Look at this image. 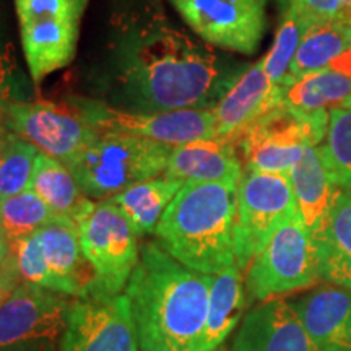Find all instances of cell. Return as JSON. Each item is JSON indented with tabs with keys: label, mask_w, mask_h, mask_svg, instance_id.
<instances>
[{
	"label": "cell",
	"mask_w": 351,
	"mask_h": 351,
	"mask_svg": "<svg viewBox=\"0 0 351 351\" xmlns=\"http://www.w3.org/2000/svg\"><path fill=\"white\" fill-rule=\"evenodd\" d=\"M245 67L179 28L158 0H117L83 80L88 98L127 112L213 109Z\"/></svg>",
	"instance_id": "obj_1"
},
{
	"label": "cell",
	"mask_w": 351,
	"mask_h": 351,
	"mask_svg": "<svg viewBox=\"0 0 351 351\" xmlns=\"http://www.w3.org/2000/svg\"><path fill=\"white\" fill-rule=\"evenodd\" d=\"M213 275L184 267L158 243L140 247L125 287L140 351H197L208 313Z\"/></svg>",
	"instance_id": "obj_2"
},
{
	"label": "cell",
	"mask_w": 351,
	"mask_h": 351,
	"mask_svg": "<svg viewBox=\"0 0 351 351\" xmlns=\"http://www.w3.org/2000/svg\"><path fill=\"white\" fill-rule=\"evenodd\" d=\"M238 186L184 182L158 223V244L187 269L219 274L236 263Z\"/></svg>",
	"instance_id": "obj_3"
},
{
	"label": "cell",
	"mask_w": 351,
	"mask_h": 351,
	"mask_svg": "<svg viewBox=\"0 0 351 351\" xmlns=\"http://www.w3.org/2000/svg\"><path fill=\"white\" fill-rule=\"evenodd\" d=\"M171 150L173 147L138 135L98 129L67 168L88 199L108 200L135 184L163 176Z\"/></svg>",
	"instance_id": "obj_4"
},
{
	"label": "cell",
	"mask_w": 351,
	"mask_h": 351,
	"mask_svg": "<svg viewBox=\"0 0 351 351\" xmlns=\"http://www.w3.org/2000/svg\"><path fill=\"white\" fill-rule=\"evenodd\" d=\"M78 241L93 271L88 296H114L127 287L138 263L137 234L111 199L90 200L73 219Z\"/></svg>",
	"instance_id": "obj_5"
},
{
	"label": "cell",
	"mask_w": 351,
	"mask_h": 351,
	"mask_svg": "<svg viewBox=\"0 0 351 351\" xmlns=\"http://www.w3.org/2000/svg\"><path fill=\"white\" fill-rule=\"evenodd\" d=\"M88 3L90 0H15L23 54L36 83L75 59Z\"/></svg>",
	"instance_id": "obj_6"
},
{
	"label": "cell",
	"mask_w": 351,
	"mask_h": 351,
	"mask_svg": "<svg viewBox=\"0 0 351 351\" xmlns=\"http://www.w3.org/2000/svg\"><path fill=\"white\" fill-rule=\"evenodd\" d=\"M320 282L315 245L300 215L276 228L245 270V289L257 301H270Z\"/></svg>",
	"instance_id": "obj_7"
},
{
	"label": "cell",
	"mask_w": 351,
	"mask_h": 351,
	"mask_svg": "<svg viewBox=\"0 0 351 351\" xmlns=\"http://www.w3.org/2000/svg\"><path fill=\"white\" fill-rule=\"evenodd\" d=\"M298 213L289 174L244 169L238 186L234 257L247 270L285 219Z\"/></svg>",
	"instance_id": "obj_8"
},
{
	"label": "cell",
	"mask_w": 351,
	"mask_h": 351,
	"mask_svg": "<svg viewBox=\"0 0 351 351\" xmlns=\"http://www.w3.org/2000/svg\"><path fill=\"white\" fill-rule=\"evenodd\" d=\"M69 306L60 293L20 283L0 306V351H57Z\"/></svg>",
	"instance_id": "obj_9"
},
{
	"label": "cell",
	"mask_w": 351,
	"mask_h": 351,
	"mask_svg": "<svg viewBox=\"0 0 351 351\" xmlns=\"http://www.w3.org/2000/svg\"><path fill=\"white\" fill-rule=\"evenodd\" d=\"M327 125L301 119L285 106L271 109L236 142L244 169L289 174L307 147L322 143Z\"/></svg>",
	"instance_id": "obj_10"
},
{
	"label": "cell",
	"mask_w": 351,
	"mask_h": 351,
	"mask_svg": "<svg viewBox=\"0 0 351 351\" xmlns=\"http://www.w3.org/2000/svg\"><path fill=\"white\" fill-rule=\"evenodd\" d=\"M69 103L96 129L125 132L173 148L217 137L213 109L187 108L140 114L121 111L88 96H72Z\"/></svg>",
	"instance_id": "obj_11"
},
{
	"label": "cell",
	"mask_w": 351,
	"mask_h": 351,
	"mask_svg": "<svg viewBox=\"0 0 351 351\" xmlns=\"http://www.w3.org/2000/svg\"><path fill=\"white\" fill-rule=\"evenodd\" d=\"M199 39L223 51L251 56L265 33L261 0H168Z\"/></svg>",
	"instance_id": "obj_12"
},
{
	"label": "cell",
	"mask_w": 351,
	"mask_h": 351,
	"mask_svg": "<svg viewBox=\"0 0 351 351\" xmlns=\"http://www.w3.org/2000/svg\"><path fill=\"white\" fill-rule=\"evenodd\" d=\"M5 127L65 166L75 160L98 134V129L70 103L12 101L7 109Z\"/></svg>",
	"instance_id": "obj_13"
},
{
	"label": "cell",
	"mask_w": 351,
	"mask_h": 351,
	"mask_svg": "<svg viewBox=\"0 0 351 351\" xmlns=\"http://www.w3.org/2000/svg\"><path fill=\"white\" fill-rule=\"evenodd\" d=\"M59 351H140L129 296H85L70 302Z\"/></svg>",
	"instance_id": "obj_14"
},
{
	"label": "cell",
	"mask_w": 351,
	"mask_h": 351,
	"mask_svg": "<svg viewBox=\"0 0 351 351\" xmlns=\"http://www.w3.org/2000/svg\"><path fill=\"white\" fill-rule=\"evenodd\" d=\"M278 106H283L282 86L267 77L263 60L247 65L213 108L217 137L236 145L254 122Z\"/></svg>",
	"instance_id": "obj_15"
},
{
	"label": "cell",
	"mask_w": 351,
	"mask_h": 351,
	"mask_svg": "<svg viewBox=\"0 0 351 351\" xmlns=\"http://www.w3.org/2000/svg\"><path fill=\"white\" fill-rule=\"evenodd\" d=\"M231 351H319L287 300L263 301L243 319Z\"/></svg>",
	"instance_id": "obj_16"
},
{
	"label": "cell",
	"mask_w": 351,
	"mask_h": 351,
	"mask_svg": "<svg viewBox=\"0 0 351 351\" xmlns=\"http://www.w3.org/2000/svg\"><path fill=\"white\" fill-rule=\"evenodd\" d=\"M166 176L182 182H221L239 186L244 174L238 147L225 138H204L171 150Z\"/></svg>",
	"instance_id": "obj_17"
},
{
	"label": "cell",
	"mask_w": 351,
	"mask_h": 351,
	"mask_svg": "<svg viewBox=\"0 0 351 351\" xmlns=\"http://www.w3.org/2000/svg\"><path fill=\"white\" fill-rule=\"evenodd\" d=\"M291 304L319 351H351L350 289L322 287Z\"/></svg>",
	"instance_id": "obj_18"
},
{
	"label": "cell",
	"mask_w": 351,
	"mask_h": 351,
	"mask_svg": "<svg viewBox=\"0 0 351 351\" xmlns=\"http://www.w3.org/2000/svg\"><path fill=\"white\" fill-rule=\"evenodd\" d=\"M36 232L47 265L59 285L60 295L88 296L93 282V271L82 252L77 223L69 217L54 215Z\"/></svg>",
	"instance_id": "obj_19"
},
{
	"label": "cell",
	"mask_w": 351,
	"mask_h": 351,
	"mask_svg": "<svg viewBox=\"0 0 351 351\" xmlns=\"http://www.w3.org/2000/svg\"><path fill=\"white\" fill-rule=\"evenodd\" d=\"M283 106L314 124H328L332 109L343 108L351 96V77L332 69L306 73L282 85Z\"/></svg>",
	"instance_id": "obj_20"
},
{
	"label": "cell",
	"mask_w": 351,
	"mask_h": 351,
	"mask_svg": "<svg viewBox=\"0 0 351 351\" xmlns=\"http://www.w3.org/2000/svg\"><path fill=\"white\" fill-rule=\"evenodd\" d=\"M289 179L298 215L309 232H313L328 217L343 187L333 181L319 145L306 148L300 163L289 173Z\"/></svg>",
	"instance_id": "obj_21"
},
{
	"label": "cell",
	"mask_w": 351,
	"mask_h": 351,
	"mask_svg": "<svg viewBox=\"0 0 351 351\" xmlns=\"http://www.w3.org/2000/svg\"><path fill=\"white\" fill-rule=\"evenodd\" d=\"M320 280L351 291V191L343 189L317 230L311 232Z\"/></svg>",
	"instance_id": "obj_22"
},
{
	"label": "cell",
	"mask_w": 351,
	"mask_h": 351,
	"mask_svg": "<svg viewBox=\"0 0 351 351\" xmlns=\"http://www.w3.org/2000/svg\"><path fill=\"white\" fill-rule=\"evenodd\" d=\"M245 309L244 282L238 263H231L213 276L208 313L197 351H217L239 326Z\"/></svg>",
	"instance_id": "obj_23"
},
{
	"label": "cell",
	"mask_w": 351,
	"mask_h": 351,
	"mask_svg": "<svg viewBox=\"0 0 351 351\" xmlns=\"http://www.w3.org/2000/svg\"><path fill=\"white\" fill-rule=\"evenodd\" d=\"M182 186V181L163 174L135 184L111 200L130 223L135 234L142 236L155 232L166 208Z\"/></svg>",
	"instance_id": "obj_24"
},
{
	"label": "cell",
	"mask_w": 351,
	"mask_h": 351,
	"mask_svg": "<svg viewBox=\"0 0 351 351\" xmlns=\"http://www.w3.org/2000/svg\"><path fill=\"white\" fill-rule=\"evenodd\" d=\"M351 46V25L343 20L314 21L306 29L287 80L330 67L333 60Z\"/></svg>",
	"instance_id": "obj_25"
},
{
	"label": "cell",
	"mask_w": 351,
	"mask_h": 351,
	"mask_svg": "<svg viewBox=\"0 0 351 351\" xmlns=\"http://www.w3.org/2000/svg\"><path fill=\"white\" fill-rule=\"evenodd\" d=\"M29 189L36 192L39 199L57 217L75 219L91 200L83 194L82 187L67 166L41 152L38 155Z\"/></svg>",
	"instance_id": "obj_26"
},
{
	"label": "cell",
	"mask_w": 351,
	"mask_h": 351,
	"mask_svg": "<svg viewBox=\"0 0 351 351\" xmlns=\"http://www.w3.org/2000/svg\"><path fill=\"white\" fill-rule=\"evenodd\" d=\"M311 25L313 21L307 20L291 2H288L269 54L262 57L263 69L274 85L282 86L287 80L301 39Z\"/></svg>",
	"instance_id": "obj_27"
},
{
	"label": "cell",
	"mask_w": 351,
	"mask_h": 351,
	"mask_svg": "<svg viewBox=\"0 0 351 351\" xmlns=\"http://www.w3.org/2000/svg\"><path fill=\"white\" fill-rule=\"evenodd\" d=\"M54 217L32 189L0 200V231L7 243L33 234Z\"/></svg>",
	"instance_id": "obj_28"
},
{
	"label": "cell",
	"mask_w": 351,
	"mask_h": 351,
	"mask_svg": "<svg viewBox=\"0 0 351 351\" xmlns=\"http://www.w3.org/2000/svg\"><path fill=\"white\" fill-rule=\"evenodd\" d=\"M39 150L8 130L0 148V200L28 191Z\"/></svg>",
	"instance_id": "obj_29"
},
{
	"label": "cell",
	"mask_w": 351,
	"mask_h": 351,
	"mask_svg": "<svg viewBox=\"0 0 351 351\" xmlns=\"http://www.w3.org/2000/svg\"><path fill=\"white\" fill-rule=\"evenodd\" d=\"M319 148L333 181L351 191V108L332 109Z\"/></svg>",
	"instance_id": "obj_30"
},
{
	"label": "cell",
	"mask_w": 351,
	"mask_h": 351,
	"mask_svg": "<svg viewBox=\"0 0 351 351\" xmlns=\"http://www.w3.org/2000/svg\"><path fill=\"white\" fill-rule=\"evenodd\" d=\"M8 244V263L16 276L26 283L60 293L54 275L47 265L38 232L25 238L10 241Z\"/></svg>",
	"instance_id": "obj_31"
},
{
	"label": "cell",
	"mask_w": 351,
	"mask_h": 351,
	"mask_svg": "<svg viewBox=\"0 0 351 351\" xmlns=\"http://www.w3.org/2000/svg\"><path fill=\"white\" fill-rule=\"evenodd\" d=\"M309 21L343 20L351 25V0H288Z\"/></svg>",
	"instance_id": "obj_32"
},
{
	"label": "cell",
	"mask_w": 351,
	"mask_h": 351,
	"mask_svg": "<svg viewBox=\"0 0 351 351\" xmlns=\"http://www.w3.org/2000/svg\"><path fill=\"white\" fill-rule=\"evenodd\" d=\"M13 59L10 51H0V127L5 125L7 109L10 106Z\"/></svg>",
	"instance_id": "obj_33"
},
{
	"label": "cell",
	"mask_w": 351,
	"mask_h": 351,
	"mask_svg": "<svg viewBox=\"0 0 351 351\" xmlns=\"http://www.w3.org/2000/svg\"><path fill=\"white\" fill-rule=\"evenodd\" d=\"M19 285L20 283H16L15 271H13L10 263H8V258H7V269L2 275H0V306L7 301V298L12 295V291L19 287Z\"/></svg>",
	"instance_id": "obj_34"
},
{
	"label": "cell",
	"mask_w": 351,
	"mask_h": 351,
	"mask_svg": "<svg viewBox=\"0 0 351 351\" xmlns=\"http://www.w3.org/2000/svg\"><path fill=\"white\" fill-rule=\"evenodd\" d=\"M7 258H8V244L5 239H0V275L7 269Z\"/></svg>",
	"instance_id": "obj_35"
},
{
	"label": "cell",
	"mask_w": 351,
	"mask_h": 351,
	"mask_svg": "<svg viewBox=\"0 0 351 351\" xmlns=\"http://www.w3.org/2000/svg\"><path fill=\"white\" fill-rule=\"evenodd\" d=\"M7 134H8V129L5 125H2L0 127V148H2V145H3V142H5V137H7Z\"/></svg>",
	"instance_id": "obj_36"
},
{
	"label": "cell",
	"mask_w": 351,
	"mask_h": 351,
	"mask_svg": "<svg viewBox=\"0 0 351 351\" xmlns=\"http://www.w3.org/2000/svg\"><path fill=\"white\" fill-rule=\"evenodd\" d=\"M343 108H351V96L348 98V101H346V103H345Z\"/></svg>",
	"instance_id": "obj_37"
},
{
	"label": "cell",
	"mask_w": 351,
	"mask_h": 351,
	"mask_svg": "<svg viewBox=\"0 0 351 351\" xmlns=\"http://www.w3.org/2000/svg\"><path fill=\"white\" fill-rule=\"evenodd\" d=\"M0 239H3V236H2V231H0Z\"/></svg>",
	"instance_id": "obj_38"
},
{
	"label": "cell",
	"mask_w": 351,
	"mask_h": 351,
	"mask_svg": "<svg viewBox=\"0 0 351 351\" xmlns=\"http://www.w3.org/2000/svg\"><path fill=\"white\" fill-rule=\"evenodd\" d=\"M261 2H263V3H267V0H261Z\"/></svg>",
	"instance_id": "obj_39"
}]
</instances>
